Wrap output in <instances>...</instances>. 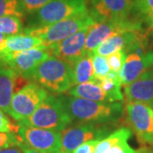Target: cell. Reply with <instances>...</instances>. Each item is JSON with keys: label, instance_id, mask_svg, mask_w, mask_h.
<instances>
[{"label": "cell", "instance_id": "cell-1", "mask_svg": "<svg viewBox=\"0 0 153 153\" xmlns=\"http://www.w3.org/2000/svg\"><path fill=\"white\" fill-rule=\"evenodd\" d=\"M71 120L77 123L115 124L123 116V102H98L74 96H60Z\"/></svg>", "mask_w": 153, "mask_h": 153}, {"label": "cell", "instance_id": "cell-2", "mask_svg": "<svg viewBox=\"0 0 153 153\" xmlns=\"http://www.w3.org/2000/svg\"><path fill=\"white\" fill-rule=\"evenodd\" d=\"M72 120L60 97L49 95L29 117L18 123L19 126L62 131Z\"/></svg>", "mask_w": 153, "mask_h": 153}, {"label": "cell", "instance_id": "cell-3", "mask_svg": "<svg viewBox=\"0 0 153 153\" xmlns=\"http://www.w3.org/2000/svg\"><path fill=\"white\" fill-rule=\"evenodd\" d=\"M32 79L53 93H66L73 86L72 66L64 60L49 56L38 65Z\"/></svg>", "mask_w": 153, "mask_h": 153}, {"label": "cell", "instance_id": "cell-4", "mask_svg": "<svg viewBox=\"0 0 153 153\" xmlns=\"http://www.w3.org/2000/svg\"><path fill=\"white\" fill-rule=\"evenodd\" d=\"M94 24H96L95 21L88 10H86L49 26L25 28L23 33L41 38L44 45L49 46L70 37L84 28L92 27Z\"/></svg>", "mask_w": 153, "mask_h": 153}, {"label": "cell", "instance_id": "cell-5", "mask_svg": "<svg viewBox=\"0 0 153 153\" xmlns=\"http://www.w3.org/2000/svg\"><path fill=\"white\" fill-rule=\"evenodd\" d=\"M88 10L87 0H52L29 15L28 27H43Z\"/></svg>", "mask_w": 153, "mask_h": 153}, {"label": "cell", "instance_id": "cell-6", "mask_svg": "<svg viewBox=\"0 0 153 153\" xmlns=\"http://www.w3.org/2000/svg\"><path fill=\"white\" fill-rule=\"evenodd\" d=\"M124 122L144 146L153 148V108L144 103H125Z\"/></svg>", "mask_w": 153, "mask_h": 153}, {"label": "cell", "instance_id": "cell-7", "mask_svg": "<svg viewBox=\"0 0 153 153\" xmlns=\"http://www.w3.org/2000/svg\"><path fill=\"white\" fill-rule=\"evenodd\" d=\"M49 96L47 90L37 82H29L15 93L9 115L17 123L29 117Z\"/></svg>", "mask_w": 153, "mask_h": 153}, {"label": "cell", "instance_id": "cell-8", "mask_svg": "<svg viewBox=\"0 0 153 153\" xmlns=\"http://www.w3.org/2000/svg\"><path fill=\"white\" fill-rule=\"evenodd\" d=\"M112 128L113 126L109 124L94 123H76L68 126L60 131L61 152L71 153L83 143L94 140H102L113 132Z\"/></svg>", "mask_w": 153, "mask_h": 153}, {"label": "cell", "instance_id": "cell-9", "mask_svg": "<svg viewBox=\"0 0 153 153\" xmlns=\"http://www.w3.org/2000/svg\"><path fill=\"white\" fill-rule=\"evenodd\" d=\"M87 8L96 23L105 21L139 22L134 14V0H87Z\"/></svg>", "mask_w": 153, "mask_h": 153}, {"label": "cell", "instance_id": "cell-10", "mask_svg": "<svg viewBox=\"0 0 153 153\" xmlns=\"http://www.w3.org/2000/svg\"><path fill=\"white\" fill-rule=\"evenodd\" d=\"M49 56L48 46L43 44L34 49L2 55L0 64L14 70L25 79H32L38 65Z\"/></svg>", "mask_w": 153, "mask_h": 153}, {"label": "cell", "instance_id": "cell-11", "mask_svg": "<svg viewBox=\"0 0 153 153\" xmlns=\"http://www.w3.org/2000/svg\"><path fill=\"white\" fill-rule=\"evenodd\" d=\"M142 23L136 21H105L91 27L86 39L85 53L90 55L108 38L128 31L144 30Z\"/></svg>", "mask_w": 153, "mask_h": 153}, {"label": "cell", "instance_id": "cell-12", "mask_svg": "<svg viewBox=\"0 0 153 153\" xmlns=\"http://www.w3.org/2000/svg\"><path fill=\"white\" fill-rule=\"evenodd\" d=\"M17 133L27 146L39 152L59 153L61 152L60 132L19 126Z\"/></svg>", "mask_w": 153, "mask_h": 153}, {"label": "cell", "instance_id": "cell-13", "mask_svg": "<svg viewBox=\"0 0 153 153\" xmlns=\"http://www.w3.org/2000/svg\"><path fill=\"white\" fill-rule=\"evenodd\" d=\"M90 28L91 27L84 28L60 42L49 45L50 56L64 60L72 66L75 61L86 55L85 44Z\"/></svg>", "mask_w": 153, "mask_h": 153}, {"label": "cell", "instance_id": "cell-14", "mask_svg": "<svg viewBox=\"0 0 153 153\" xmlns=\"http://www.w3.org/2000/svg\"><path fill=\"white\" fill-rule=\"evenodd\" d=\"M124 102H139L153 108V67L123 87Z\"/></svg>", "mask_w": 153, "mask_h": 153}, {"label": "cell", "instance_id": "cell-15", "mask_svg": "<svg viewBox=\"0 0 153 153\" xmlns=\"http://www.w3.org/2000/svg\"><path fill=\"white\" fill-rule=\"evenodd\" d=\"M152 67L153 50H150L143 55L137 54L127 55L124 65L119 73L123 87L134 82L144 72Z\"/></svg>", "mask_w": 153, "mask_h": 153}, {"label": "cell", "instance_id": "cell-16", "mask_svg": "<svg viewBox=\"0 0 153 153\" xmlns=\"http://www.w3.org/2000/svg\"><path fill=\"white\" fill-rule=\"evenodd\" d=\"M22 77L16 71L4 66H0V109L9 114L11 100L15 94L19 79Z\"/></svg>", "mask_w": 153, "mask_h": 153}, {"label": "cell", "instance_id": "cell-17", "mask_svg": "<svg viewBox=\"0 0 153 153\" xmlns=\"http://www.w3.org/2000/svg\"><path fill=\"white\" fill-rule=\"evenodd\" d=\"M43 44H44V41L41 38L29 36L24 33L15 36H8L4 49L0 51V56L34 49Z\"/></svg>", "mask_w": 153, "mask_h": 153}, {"label": "cell", "instance_id": "cell-18", "mask_svg": "<svg viewBox=\"0 0 153 153\" xmlns=\"http://www.w3.org/2000/svg\"><path fill=\"white\" fill-rule=\"evenodd\" d=\"M67 93L69 95L77 98L98 102H108L106 94L96 80L74 85Z\"/></svg>", "mask_w": 153, "mask_h": 153}, {"label": "cell", "instance_id": "cell-19", "mask_svg": "<svg viewBox=\"0 0 153 153\" xmlns=\"http://www.w3.org/2000/svg\"><path fill=\"white\" fill-rule=\"evenodd\" d=\"M96 81L105 91L107 96L108 102H123L124 96L123 94L122 93L123 84L121 82L119 73L111 71V72L105 78Z\"/></svg>", "mask_w": 153, "mask_h": 153}, {"label": "cell", "instance_id": "cell-20", "mask_svg": "<svg viewBox=\"0 0 153 153\" xmlns=\"http://www.w3.org/2000/svg\"><path fill=\"white\" fill-rule=\"evenodd\" d=\"M73 86L84 82L94 81L93 63L91 55L86 54L75 61L72 65Z\"/></svg>", "mask_w": 153, "mask_h": 153}, {"label": "cell", "instance_id": "cell-21", "mask_svg": "<svg viewBox=\"0 0 153 153\" xmlns=\"http://www.w3.org/2000/svg\"><path fill=\"white\" fill-rule=\"evenodd\" d=\"M132 131L128 127H123L111 132L109 135L100 140L94 148V153H107L116 144L123 140H128L131 137Z\"/></svg>", "mask_w": 153, "mask_h": 153}, {"label": "cell", "instance_id": "cell-22", "mask_svg": "<svg viewBox=\"0 0 153 153\" xmlns=\"http://www.w3.org/2000/svg\"><path fill=\"white\" fill-rule=\"evenodd\" d=\"M23 18L8 16L0 18V33L6 36H15L24 32Z\"/></svg>", "mask_w": 153, "mask_h": 153}, {"label": "cell", "instance_id": "cell-23", "mask_svg": "<svg viewBox=\"0 0 153 153\" xmlns=\"http://www.w3.org/2000/svg\"><path fill=\"white\" fill-rule=\"evenodd\" d=\"M8 16L25 18L22 0H0V18Z\"/></svg>", "mask_w": 153, "mask_h": 153}, {"label": "cell", "instance_id": "cell-24", "mask_svg": "<svg viewBox=\"0 0 153 153\" xmlns=\"http://www.w3.org/2000/svg\"><path fill=\"white\" fill-rule=\"evenodd\" d=\"M134 17L139 22L145 24L149 18L153 16V0H136L134 1Z\"/></svg>", "mask_w": 153, "mask_h": 153}, {"label": "cell", "instance_id": "cell-25", "mask_svg": "<svg viewBox=\"0 0 153 153\" xmlns=\"http://www.w3.org/2000/svg\"><path fill=\"white\" fill-rule=\"evenodd\" d=\"M93 63L94 80H101L111 72L108 61L105 56L90 54Z\"/></svg>", "mask_w": 153, "mask_h": 153}, {"label": "cell", "instance_id": "cell-26", "mask_svg": "<svg viewBox=\"0 0 153 153\" xmlns=\"http://www.w3.org/2000/svg\"><path fill=\"white\" fill-rule=\"evenodd\" d=\"M126 57H127V54L122 50L115 52L113 54L106 56L111 71L117 72V73H120L121 69L124 65Z\"/></svg>", "mask_w": 153, "mask_h": 153}, {"label": "cell", "instance_id": "cell-27", "mask_svg": "<svg viewBox=\"0 0 153 153\" xmlns=\"http://www.w3.org/2000/svg\"><path fill=\"white\" fill-rule=\"evenodd\" d=\"M22 140L16 133H0V150L19 146Z\"/></svg>", "mask_w": 153, "mask_h": 153}, {"label": "cell", "instance_id": "cell-28", "mask_svg": "<svg viewBox=\"0 0 153 153\" xmlns=\"http://www.w3.org/2000/svg\"><path fill=\"white\" fill-rule=\"evenodd\" d=\"M52 0H22V4L26 15H31Z\"/></svg>", "mask_w": 153, "mask_h": 153}, {"label": "cell", "instance_id": "cell-29", "mask_svg": "<svg viewBox=\"0 0 153 153\" xmlns=\"http://www.w3.org/2000/svg\"><path fill=\"white\" fill-rule=\"evenodd\" d=\"M19 125L14 124L4 111L0 109V133H17Z\"/></svg>", "mask_w": 153, "mask_h": 153}, {"label": "cell", "instance_id": "cell-30", "mask_svg": "<svg viewBox=\"0 0 153 153\" xmlns=\"http://www.w3.org/2000/svg\"><path fill=\"white\" fill-rule=\"evenodd\" d=\"M107 153H136V151L128 144V140H123L112 146Z\"/></svg>", "mask_w": 153, "mask_h": 153}, {"label": "cell", "instance_id": "cell-31", "mask_svg": "<svg viewBox=\"0 0 153 153\" xmlns=\"http://www.w3.org/2000/svg\"><path fill=\"white\" fill-rule=\"evenodd\" d=\"M100 140H94L83 143L82 145L79 146L76 149H75L71 153H94V148Z\"/></svg>", "mask_w": 153, "mask_h": 153}, {"label": "cell", "instance_id": "cell-32", "mask_svg": "<svg viewBox=\"0 0 153 153\" xmlns=\"http://www.w3.org/2000/svg\"><path fill=\"white\" fill-rule=\"evenodd\" d=\"M19 147L21 148V150L22 151V152L23 153H41L38 152V151H35V150H33L31 147H29L28 146H27L25 143L21 142L20 143V145H19Z\"/></svg>", "mask_w": 153, "mask_h": 153}, {"label": "cell", "instance_id": "cell-33", "mask_svg": "<svg viewBox=\"0 0 153 153\" xmlns=\"http://www.w3.org/2000/svg\"><path fill=\"white\" fill-rule=\"evenodd\" d=\"M0 153H23L21 148L19 146H16V147H10L5 148V149H2L0 150Z\"/></svg>", "mask_w": 153, "mask_h": 153}, {"label": "cell", "instance_id": "cell-34", "mask_svg": "<svg viewBox=\"0 0 153 153\" xmlns=\"http://www.w3.org/2000/svg\"><path fill=\"white\" fill-rule=\"evenodd\" d=\"M145 28L147 31L148 33H150L151 35L153 34V16L151 18H149L147 20V22H146L145 24Z\"/></svg>", "mask_w": 153, "mask_h": 153}, {"label": "cell", "instance_id": "cell-35", "mask_svg": "<svg viewBox=\"0 0 153 153\" xmlns=\"http://www.w3.org/2000/svg\"><path fill=\"white\" fill-rule=\"evenodd\" d=\"M7 38H8V36H6L3 33H0V51H2L3 49H4Z\"/></svg>", "mask_w": 153, "mask_h": 153}, {"label": "cell", "instance_id": "cell-36", "mask_svg": "<svg viewBox=\"0 0 153 153\" xmlns=\"http://www.w3.org/2000/svg\"><path fill=\"white\" fill-rule=\"evenodd\" d=\"M141 153H153V148L148 147V146H144L140 148Z\"/></svg>", "mask_w": 153, "mask_h": 153}, {"label": "cell", "instance_id": "cell-37", "mask_svg": "<svg viewBox=\"0 0 153 153\" xmlns=\"http://www.w3.org/2000/svg\"><path fill=\"white\" fill-rule=\"evenodd\" d=\"M136 153H141V151H140V150H138V151H136Z\"/></svg>", "mask_w": 153, "mask_h": 153}, {"label": "cell", "instance_id": "cell-38", "mask_svg": "<svg viewBox=\"0 0 153 153\" xmlns=\"http://www.w3.org/2000/svg\"><path fill=\"white\" fill-rule=\"evenodd\" d=\"M59 153H66V152H60Z\"/></svg>", "mask_w": 153, "mask_h": 153}, {"label": "cell", "instance_id": "cell-39", "mask_svg": "<svg viewBox=\"0 0 153 153\" xmlns=\"http://www.w3.org/2000/svg\"><path fill=\"white\" fill-rule=\"evenodd\" d=\"M134 1H136V0H134Z\"/></svg>", "mask_w": 153, "mask_h": 153}]
</instances>
